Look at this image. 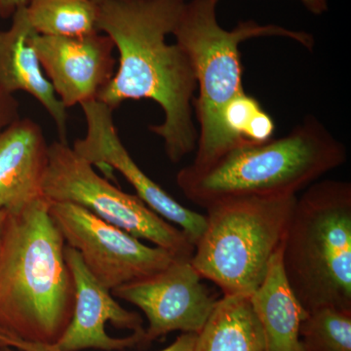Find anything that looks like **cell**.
I'll list each match as a JSON object with an SVG mask.
<instances>
[{
  "label": "cell",
  "instance_id": "cell-19",
  "mask_svg": "<svg viewBox=\"0 0 351 351\" xmlns=\"http://www.w3.org/2000/svg\"><path fill=\"white\" fill-rule=\"evenodd\" d=\"M223 120L239 145L267 142L274 137L276 130L269 113L263 110L255 98L245 92L230 101Z\"/></svg>",
  "mask_w": 351,
  "mask_h": 351
},
{
  "label": "cell",
  "instance_id": "cell-11",
  "mask_svg": "<svg viewBox=\"0 0 351 351\" xmlns=\"http://www.w3.org/2000/svg\"><path fill=\"white\" fill-rule=\"evenodd\" d=\"M82 108L86 133L73 144L76 154L92 165L110 166L119 171L135 189L138 197L186 233L195 247L204 232L206 216L182 206L138 167L119 137L112 108L98 100L82 104Z\"/></svg>",
  "mask_w": 351,
  "mask_h": 351
},
{
  "label": "cell",
  "instance_id": "cell-13",
  "mask_svg": "<svg viewBox=\"0 0 351 351\" xmlns=\"http://www.w3.org/2000/svg\"><path fill=\"white\" fill-rule=\"evenodd\" d=\"M36 29L21 8L6 31H0V88L9 94L23 91L43 106L56 126L59 141L68 143V108L58 98L44 73L36 47Z\"/></svg>",
  "mask_w": 351,
  "mask_h": 351
},
{
  "label": "cell",
  "instance_id": "cell-3",
  "mask_svg": "<svg viewBox=\"0 0 351 351\" xmlns=\"http://www.w3.org/2000/svg\"><path fill=\"white\" fill-rule=\"evenodd\" d=\"M346 159V145L307 115L287 135L240 145L207 169L186 166L176 182L189 200L206 209L230 198L297 195Z\"/></svg>",
  "mask_w": 351,
  "mask_h": 351
},
{
  "label": "cell",
  "instance_id": "cell-7",
  "mask_svg": "<svg viewBox=\"0 0 351 351\" xmlns=\"http://www.w3.org/2000/svg\"><path fill=\"white\" fill-rule=\"evenodd\" d=\"M43 191L47 200L82 206L176 257L193 258L195 253V245L186 233L152 211L137 195L124 193L97 174L93 165L76 154L69 143L58 140L48 147Z\"/></svg>",
  "mask_w": 351,
  "mask_h": 351
},
{
  "label": "cell",
  "instance_id": "cell-24",
  "mask_svg": "<svg viewBox=\"0 0 351 351\" xmlns=\"http://www.w3.org/2000/svg\"><path fill=\"white\" fill-rule=\"evenodd\" d=\"M7 215H8V212H7L5 209H2V208H0V252H1L4 230H5Z\"/></svg>",
  "mask_w": 351,
  "mask_h": 351
},
{
  "label": "cell",
  "instance_id": "cell-10",
  "mask_svg": "<svg viewBox=\"0 0 351 351\" xmlns=\"http://www.w3.org/2000/svg\"><path fill=\"white\" fill-rule=\"evenodd\" d=\"M64 258L75 285V307L54 346L61 351H115L145 343L142 316L120 306L112 291L92 276L80 254L66 244Z\"/></svg>",
  "mask_w": 351,
  "mask_h": 351
},
{
  "label": "cell",
  "instance_id": "cell-23",
  "mask_svg": "<svg viewBox=\"0 0 351 351\" xmlns=\"http://www.w3.org/2000/svg\"><path fill=\"white\" fill-rule=\"evenodd\" d=\"M307 10L315 16L323 15L329 9L328 0H301Z\"/></svg>",
  "mask_w": 351,
  "mask_h": 351
},
{
  "label": "cell",
  "instance_id": "cell-1",
  "mask_svg": "<svg viewBox=\"0 0 351 351\" xmlns=\"http://www.w3.org/2000/svg\"><path fill=\"white\" fill-rule=\"evenodd\" d=\"M188 0H110L98 4L99 32L119 51V69L98 101L114 110L129 100L149 99L162 108V123L149 126L166 156L179 163L196 149L193 119L197 89L188 55L167 43Z\"/></svg>",
  "mask_w": 351,
  "mask_h": 351
},
{
  "label": "cell",
  "instance_id": "cell-16",
  "mask_svg": "<svg viewBox=\"0 0 351 351\" xmlns=\"http://www.w3.org/2000/svg\"><path fill=\"white\" fill-rule=\"evenodd\" d=\"M193 351H265L262 326L250 295L219 298L196 336Z\"/></svg>",
  "mask_w": 351,
  "mask_h": 351
},
{
  "label": "cell",
  "instance_id": "cell-25",
  "mask_svg": "<svg viewBox=\"0 0 351 351\" xmlns=\"http://www.w3.org/2000/svg\"><path fill=\"white\" fill-rule=\"evenodd\" d=\"M0 351H18L11 348H0Z\"/></svg>",
  "mask_w": 351,
  "mask_h": 351
},
{
  "label": "cell",
  "instance_id": "cell-22",
  "mask_svg": "<svg viewBox=\"0 0 351 351\" xmlns=\"http://www.w3.org/2000/svg\"><path fill=\"white\" fill-rule=\"evenodd\" d=\"M31 0H0V17L12 18L16 11L25 8Z\"/></svg>",
  "mask_w": 351,
  "mask_h": 351
},
{
  "label": "cell",
  "instance_id": "cell-15",
  "mask_svg": "<svg viewBox=\"0 0 351 351\" xmlns=\"http://www.w3.org/2000/svg\"><path fill=\"white\" fill-rule=\"evenodd\" d=\"M250 299L262 326L265 351H306L300 328L307 311L289 285L284 274L281 248L272 258L263 283Z\"/></svg>",
  "mask_w": 351,
  "mask_h": 351
},
{
  "label": "cell",
  "instance_id": "cell-4",
  "mask_svg": "<svg viewBox=\"0 0 351 351\" xmlns=\"http://www.w3.org/2000/svg\"><path fill=\"white\" fill-rule=\"evenodd\" d=\"M219 0H188L173 36L188 55L195 71L197 98L193 100L199 130L195 160L189 169L202 171L214 165L239 147L223 120L228 106L244 93L240 44L248 39L280 36L313 50L314 38L306 32L292 31L277 25L240 21L232 29L219 24Z\"/></svg>",
  "mask_w": 351,
  "mask_h": 351
},
{
  "label": "cell",
  "instance_id": "cell-26",
  "mask_svg": "<svg viewBox=\"0 0 351 351\" xmlns=\"http://www.w3.org/2000/svg\"><path fill=\"white\" fill-rule=\"evenodd\" d=\"M92 1L95 2V3L100 4L103 3V2L110 1V0H92Z\"/></svg>",
  "mask_w": 351,
  "mask_h": 351
},
{
  "label": "cell",
  "instance_id": "cell-18",
  "mask_svg": "<svg viewBox=\"0 0 351 351\" xmlns=\"http://www.w3.org/2000/svg\"><path fill=\"white\" fill-rule=\"evenodd\" d=\"M300 335L306 351H351V311L321 306L307 311Z\"/></svg>",
  "mask_w": 351,
  "mask_h": 351
},
{
  "label": "cell",
  "instance_id": "cell-17",
  "mask_svg": "<svg viewBox=\"0 0 351 351\" xmlns=\"http://www.w3.org/2000/svg\"><path fill=\"white\" fill-rule=\"evenodd\" d=\"M25 11L40 36H82L100 32V8L92 0H31Z\"/></svg>",
  "mask_w": 351,
  "mask_h": 351
},
{
  "label": "cell",
  "instance_id": "cell-6",
  "mask_svg": "<svg viewBox=\"0 0 351 351\" xmlns=\"http://www.w3.org/2000/svg\"><path fill=\"white\" fill-rule=\"evenodd\" d=\"M297 195L230 198L206 208V225L191 258L223 295H251L282 246Z\"/></svg>",
  "mask_w": 351,
  "mask_h": 351
},
{
  "label": "cell",
  "instance_id": "cell-5",
  "mask_svg": "<svg viewBox=\"0 0 351 351\" xmlns=\"http://www.w3.org/2000/svg\"><path fill=\"white\" fill-rule=\"evenodd\" d=\"M281 260L284 274L306 311H351V184L323 180L297 197Z\"/></svg>",
  "mask_w": 351,
  "mask_h": 351
},
{
  "label": "cell",
  "instance_id": "cell-8",
  "mask_svg": "<svg viewBox=\"0 0 351 351\" xmlns=\"http://www.w3.org/2000/svg\"><path fill=\"white\" fill-rule=\"evenodd\" d=\"M49 213L66 244L80 254L92 276L110 291L151 276L177 258L73 203L49 201Z\"/></svg>",
  "mask_w": 351,
  "mask_h": 351
},
{
  "label": "cell",
  "instance_id": "cell-21",
  "mask_svg": "<svg viewBox=\"0 0 351 351\" xmlns=\"http://www.w3.org/2000/svg\"><path fill=\"white\" fill-rule=\"evenodd\" d=\"M20 119V104L15 96L0 88V132Z\"/></svg>",
  "mask_w": 351,
  "mask_h": 351
},
{
  "label": "cell",
  "instance_id": "cell-2",
  "mask_svg": "<svg viewBox=\"0 0 351 351\" xmlns=\"http://www.w3.org/2000/svg\"><path fill=\"white\" fill-rule=\"evenodd\" d=\"M63 235L45 197L8 212L0 252V337L55 345L75 307Z\"/></svg>",
  "mask_w": 351,
  "mask_h": 351
},
{
  "label": "cell",
  "instance_id": "cell-9",
  "mask_svg": "<svg viewBox=\"0 0 351 351\" xmlns=\"http://www.w3.org/2000/svg\"><path fill=\"white\" fill-rule=\"evenodd\" d=\"M191 258H174L165 269L112 291L144 313L145 343L172 332L198 334L218 298L202 282Z\"/></svg>",
  "mask_w": 351,
  "mask_h": 351
},
{
  "label": "cell",
  "instance_id": "cell-20",
  "mask_svg": "<svg viewBox=\"0 0 351 351\" xmlns=\"http://www.w3.org/2000/svg\"><path fill=\"white\" fill-rule=\"evenodd\" d=\"M197 334L182 332L181 336L168 346L158 351H193ZM0 348H11L18 351H61L54 345L24 341L14 337H0Z\"/></svg>",
  "mask_w": 351,
  "mask_h": 351
},
{
  "label": "cell",
  "instance_id": "cell-14",
  "mask_svg": "<svg viewBox=\"0 0 351 351\" xmlns=\"http://www.w3.org/2000/svg\"><path fill=\"white\" fill-rule=\"evenodd\" d=\"M48 147L43 128L31 119L20 117L0 132V208L19 211L44 197Z\"/></svg>",
  "mask_w": 351,
  "mask_h": 351
},
{
  "label": "cell",
  "instance_id": "cell-12",
  "mask_svg": "<svg viewBox=\"0 0 351 351\" xmlns=\"http://www.w3.org/2000/svg\"><path fill=\"white\" fill-rule=\"evenodd\" d=\"M34 47L44 73L66 108L98 100L114 75V44L105 34L82 36L36 34Z\"/></svg>",
  "mask_w": 351,
  "mask_h": 351
}]
</instances>
